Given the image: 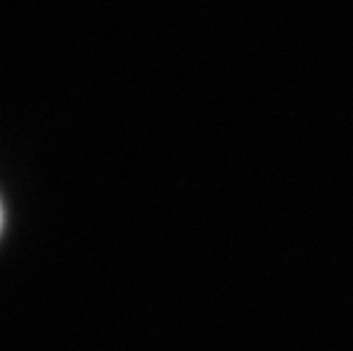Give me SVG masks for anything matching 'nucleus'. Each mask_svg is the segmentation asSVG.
Returning a JSON list of instances; mask_svg holds the SVG:
<instances>
[{"instance_id":"1","label":"nucleus","mask_w":353,"mask_h":351,"mask_svg":"<svg viewBox=\"0 0 353 351\" xmlns=\"http://www.w3.org/2000/svg\"><path fill=\"white\" fill-rule=\"evenodd\" d=\"M0 226H3V210H0Z\"/></svg>"}]
</instances>
